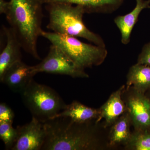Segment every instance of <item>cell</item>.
<instances>
[{"instance_id": "cell-21", "label": "cell", "mask_w": 150, "mask_h": 150, "mask_svg": "<svg viewBox=\"0 0 150 150\" xmlns=\"http://www.w3.org/2000/svg\"><path fill=\"white\" fill-rule=\"evenodd\" d=\"M10 2L5 0H0V14L6 15L9 10Z\"/></svg>"}, {"instance_id": "cell-6", "label": "cell", "mask_w": 150, "mask_h": 150, "mask_svg": "<svg viewBox=\"0 0 150 150\" xmlns=\"http://www.w3.org/2000/svg\"><path fill=\"white\" fill-rule=\"evenodd\" d=\"M33 67L36 74L44 72L67 75L72 78L89 77L84 69L76 64L61 48L52 44L46 57Z\"/></svg>"}, {"instance_id": "cell-15", "label": "cell", "mask_w": 150, "mask_h": 150, "mask_svg": "<svg viewBox=\"0 0 150 150\" xmlns=\"http://www.w3.org/2000/svg\"><path fill=\"white\" fill-rule=\"evenodd\" d=\"M127 88L130 87L145 94L150 89V66L137 64L130 68L127 77Z\"/></svg>"}, {"instance_id": "cell-16", "label": "cell", "mask_w": 150, "mask_h": 150, "mask_svg": "<svg viewBox=\"0 0 150 150\" xmlns=\"http://www.w3.org/2000/svg\"><path fill=\"white\" fill-rule=\"evenodd\" d=\"M131 118L129 113L123 114L112 124L110 131V143L111 145L124 144L127 145L131 139Z\"/></svg>"}, {"instance_id": "cell-17", "label": "cell", "mask_w": 150, "mask_h": 150, "mask_svg": "<svg viewBox=\"0 0 150 150\" xmlns=\"http://www.w3.org/2000/svg\"><path fill=\"white\" fill-rule=\"evenodd\" d=\"M131 134L127 144L129 149L135 150H150V131H137Z\"/></svg>"}, {"instance_id": "cell-23", "label": "cell", "mask_w": 150, "mask_h": 150, "mask_svg": "<svg viewBox=\"0 0 150 150\" xmlns=\"http://www.w3.org/2000/svg\"></svg>"}, {"instance_id": "cell-9", "label": "cell", "mask_w": 150, "mask_h": 150, "mask_svg": "<svg viewBox=\"0 0 150 150\" xmlns=\"http://www.w3.org/2000/svg\"><path fill=\"white\" fill-rule=\"evenodd\" d=\"M36 74L33 66L19 61L9 68L1 82L5 84L13 91L20 93Z\"/></svg>"}, {"instance_id": "cell-19", "label": "cell", "mask_w": 150, "mask_h": 150, "mask_svg": "<svg viewBox=\"0 0 150 150\" xmlns=\"http://www.w3.org/2000/svg\"><path fill=\"white\" fill-rule=\"evenodd\" d=\"M15 114L13 111L8 105L4 103L0 104V122L13 123Z\"/></svg>"}, {"instance_id": "cell-13", "label": "cell", "mask_w": 150, "mask_h": 150, "mask_svg": "<svg viewBox=\"0 0 150 150\" xmlns=\"http://www.w3.org/2000/svg\"><path fill=\"white\" fill-rule=\"evenodd\" d=\"M136 6L129 13L118 16L114 19V23L121 33V41L124 45L129 44L132 30L138 21L140 13L144 9L149 8L150 0H136Z\"/></svg>"}, {"instance_id": "cell-4", "label": "cell", "mask_w": 150, "mask_h": 150, "mask_svg": "<svg viewBox=\"0 0 150 150\" xmlns=\"http://www.w3.org/2000/svg\"><path fill=\"white\" fill-rule=\"evenodd\" d=\"M20 94L32 117L42 123L54 119L67 105L54 89L33 79Z\"/></svg>"}, {"instance_id": "cell-12", "label": "cell", "mask_w": 150, "mask_h": 150, "mask_svg": "<svg viewBox=\"0 0 150 150\" xmlns=\"http://www.w3.org/2000/svg\"><path fill=\"white\" fill-rule=\"evenodd\" d=\"M43 4L54 2L69 3L81 6L86 13H111L118 9L124 0H41Z\"/></svg>"}, {"instance_id": "cell-8", "label": "cell", "mask_w": 150, "mask_h": 150, "mask_svg": "<svg viewBox=\"0 0 150 150\" xmlns=\"http://www.w3.org/2000/svg\"><path fill=\"white\" fill-rule=\"evenodd\" d=\"M126 106L136 130L150 131V98L133 88L127 98Z\"/></svg>"}, {"instance_id": "cell-1", "label": "cell", "mask_w": 150, "mask_h": 150, "mask_svg": "<svg viewBox=\"0 0 150 150\" xmlns=\"http://www.w3.org/2000/svg\"><path fill=\"white\" fill-rule=\"evenodd\" d=\"M43 123L46 137L42 149L90 150L99 147L96 129L91 122H75L57 117Z\"/></svg>"}, {"instance_id": "cell-18", "label": "cell", "mask_w": 150, "mask_h": 150, "mask_svg": "<svg viewBox=\"0 0 150 150\" xmlns=\"http://www.w3.org/2000/svg\"><path fill=\"white\" fill-rule=\"evenodd\" d=\"M17 131L12 123L0 122V138L6 149H11L16 141Z\"/></svg>"}, {"instance_id": "cell-10", "label": "cell", "mask_w": 150, "mask_h": 150, "mask_svg": "<svg viewBox=\"0 0 150 150\" xmlns=\"http://www.w3.org/2000/svg\"><path fill=\"white\" fill-rule=\"evenodd\" d=\"M6 38V44L0 54V81L9 68L13 64L22 61L21 49L20 43L10 27H2Z\"/></svg>"}, {"instance_id": "cell-5", "label": "cell", "mask_w": 150, "mask_h": 150, "mask_svg": "<svg viewBox=\"0 0 150 150\" xmlns=\"http://www.w3.org/2000/svg\"><path fill=\"white\" fill-rule=\"evenodd\" d=\"M41 36L59 47L82 69L101 64L107 57L106 47L82 42L76 37L42 30Z\"/></svg>"}, {"instance_id": "cell-7", "label": "cell", "mask_w": 150, "mask_h": 150, "mask_svg": "<svg viewBox=\"0 0 150 150\" xmlns=\"http://www.w3.org/2000/svg\"><path fill=\"white\" fill-rule=\"evenodd\" d=\"M17 137L12 150L42 149L46 132L43 123L32 117L29 123L16 128Z\"/></svg>"}, {"instance_id": "cell-11", "label": "cell", "mask_w": 150, "mask_h": 150, "mask_svg": "<svg viewBox=\"0 0 150 150\" xmlns=\"http://www.w3.org/2000/svg\"><path fill=\"white\" fill-rule=\"evenodd\" d=\"M125 86H122L111 95L106 102L99 109L100 114L96 123L103 118L105 126L112 125L127 110L126 105L122 99V95Z\"/></svg>"}, {"instance_id": "cell-22", "label": "cell", "mask_w": 150, "mask_h": 150, "mask_svg": "<svg viewBox=\"0 0 150 150\" xmlns=\"http://www.w3.org/2000/svg\"><path fill=\"white\" fill-rule=\"evenodd\" d=\"M148 8L150 9V5L149 6V8Z\"/></svg>"}, {"instance_id": "cell-14", "label": "cell", "mask_w": 150, "mask_h": 150, "mask_svg": "<svg viewBox=\"0 0 150 150\" xmlns=\"http://www.w3.org/2000/svg\"><path fill=\"white\" fill-rule=\"evenodd\" d=\"M99 110L88 107L76 101L67 105L64 110L59 112L55 118L67 117L75 122L87 123L98 118Z\"/></svg>"}, {"instance_id": "cell-20", "label": "cell", "mask_w": 150, "mask_h": 150, "mask_svg": "<svg viewBox=\"0 0 150 150\" xmlns=\"http://www.w3.org/2000/svg\"><path fill=\"white\" fill-rule=\"evenodd\" d=\"M137 64L150 66V42L145 44L138 57Z\"/></svg>"}, {"instance_id": "cell-2", "label": "cell", "mask_w": 150, "mask_h": 150, "mask_svg": "<svg viewBox=\"0 0 150 150\" xmlns=\"http://www.w3.org/2000/svg\"><path fill=\"white\" fill-rule=\"evenodd\" d=\"M6 18L21 44L22 49L40 60L37 42L41 36L43 14L41 0H10Z\"/></svg>"}, {"instance_id": "cell-3", "label": "cell", "mask_w": 150, "mask_h": 150, "mask_svg": "<svg viewBox=\"0 0 150 150\" xmlns=\"http://www.w3.org/2000/svg\"><path fill=\"white\" fill-rule=\"evenodd\" d=\"M49 16L48 29L52 32L80 37L95 45L105 47L102 37L90 30L83 21L84 9L80 6L67 3L54 2L46 4Z\"/></svg>"}]
</instances>
